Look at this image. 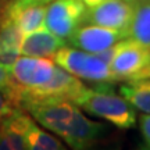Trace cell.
<instances>
[{"instance_id": "obj_19", "label": "cell", "mask_w": 150, "mask_h": 150, "mask_svg": "<svg viewBox=\"0 0 150 150\" xmlns=\"http://www.w3.org/2000/svg\"><path fill=\"white\" fill-rule=\"evenodd\" d=\"M52 0H8L13 6H27V4H47Z\"/></svg>"}, {"instance_id": "obj_8", "label": "cell", "mask_w": 150, "mask_h": 150, "mask_svg": "<svg viewBox=\"0 0 150 150\" xmlns=\"http://www.w3.org/2000/svg\"><path fill=\"white\" fill-rule=\"evenodd\" d=\"M13 82L22 88H32L46 82L53 75L56 63L49 57H32L20 54L7 65Z\"/></svg>"}, {"instance_id": "obj_11", "label": "cell", "mask_w": 150, "mask_h": 150, "mask_svg": "<svg viewBox=\"0 0 150 150\" xmlns=\"http://www.w3.org/2000/svg\"><path fill=\"white\" fill-rule=\"evenodd\" d=\"M32 117L17 108L0 122V150H27L24 132Z\"/></svg>"}, {"instance_id": "obj_5", "label": "cell", "mask_w": 150, "mask_h": 150, "mask_svg": "<svg viewBox=\"0 0 150 150\" xmlns=\"http://www.w3.org/2000/svg\"><path fill=\"white\" fill-rule=\"evenodd\" d=\"M53 60L59 67L64 68L79 79L91 81L96 83L114 82L110 65L102 59H99L95 53H89L65 45L54 54Z\"/></svg>"}, {"instance_id": "obj_2", "label": "cell", "mask_w": 150, "mask_h": 150, "mask_svg": "<svg viewBox=\"0 0 150 150\" xmlns=\"http://www.w3.org/2000/svg\"><path fill=\"white\" fill-rule=\"evenodd\" d=\"M103 83L99 88H83L74 103L95 117L107 121L120 129L134 128L136 124V111L122 96L106 88Z\"/></svg>"}, {"instance_id": "obj_16", "label": "cell", "mask_w": 150, "mask_h": 150, "mask_svg": "<svg viewBox=\"0 0 150 150\" xmlns=\"http://www.w3.org/2000/svg\"><path fill=\"white\" fill-rule=\"evenodd\" d=\"M17 108L20 107L16 96V83L11 82L7 86H0V122Z\"/></svg>"}, {"instance_id": "obj_4", "label": "cell", "mask_w": 150, "mask_h": 150, "mask_svg": "<svg viewBox=\"0 0 150 150\" xmlns=\"http://www.w3.org/2000/svg\"><path fill=\"white\" fill-rule=\"evenodd\" d=\"M108 65L114 82L150 78V49L124 38L114 45V54Z\"/></svg>"}, {"instance_id": "obj_12", "label": "cell", "mask_w": 150, "mask_h": 150, "mask_svg": "<svg viewBox=\"0 0 150 150\" xmlns=\"http://www.w3.org/2000/svg\"><path fill=\"white\" fill-rule=\"evenodd\" d=\"M4 11L10 16V18L22 32V35L45 27L46 4L13 6L8 1H6Z\"/></svg>"}, {"instance_id": "obj_10", "label": "cell", "mask_w": 150, "mask_h": 150, "mask_svg": "<svg viewBox=\"0 0 150 150\" xmlns=\"http://www.w3.org/2000/svg\"><path fill=\"white\" fill-rule=\"evenodd\" d=\"M65 45H67L65 39L53 33L46 27H43L22 35L20 54L53 59L54 54L61 47H64Z\"/></svg>"}, {"instance_id": "obj_1", "label": "cell", "mask_w": 150, "mask_h": 150, "mask_svg": "<svg viewBox=\"0 0 150 150\" xmlns=\"http://www.w3.org/2000/svg\"><path fill=\"white\" fill-rule=\"evenodd\" d=\"M22 110L47 131L60 136L71 149L91 147L107 132L104 125L88 118L71 100L31 103Z\"/></svg>"}, {"instance_id": "obj_6", "label": "cell", "mask_w": 150, "mask_h": 150, "mask_svg": "<svg viewBox=\"0 0 150 150\" xmlns=\"http://www.w3.org/2000/svg\"><path fill=\"white\" fill-rule=\"evenodd\" d=\"M85 10L82 0H52L46 4L45 27L67 40L82 24Z\"/></svg>"}, {"instance_id": "obj_13", "label": "cell", "mask_w": 150, "mask_h": 150, "mask_svg": "<svg viewBox=\"0 0 150 150\" xmlns=\"http://www.w3.org/2000/svg\"><path fill=\"white\" fill-rule=\"evenodd\" d=\"M127 38L150 49V0H134Z\"/></svg>"}, {"instance_id": "obj_17", "label": "cell", "mask_w": 150, "mask_h": 150, "mask_svg": "<svg viewBox=\"0 0 150 150\" xmlns=\"http://www.w3.org/2000/svg\"><path fill=\"white\" fill-rule=\"evenodd\" d=\"M139 128L145 143L147 145V147H150V114L143 112L139 117Z\"/></svg>"}, {"instance_id": "obj_14", "label": "cell", "mask_w": 150, "mask_h": 150, "mask_svg": "<svg viewBox=\"0 0 150 150\" xmlns=\"http://www.w3.org/2000/svg\"><path fill=\"white\" fill-rule=\"evenodd\" d=\"M120 93L135 110L150 114V78L124 82Z\"/></svg>"}, {"instance_id": "obj_18", "label": "cell", "mask_w": 150, "mask_h": 150, "mask_svg": "<svg viewBox=\"0 0 150 150\" xmlns=\"http://www.w3.org/2000/svg\"><path fill=\"white\" fill-rule=\"evenodd\" d=\"M11 82H13V79H11V76H10L7 65L0 63V86H7V85H10Z\"/></svg>"}, {"instance_id": "obj_15", "label": "cell", "mask_w": 150, "mask_h": 150, "mask_svg": "<svg viewBox=\"0 0 150 150\" xmlns=\"http://www.w3.org/2000/svg\"><path fill=\"white\" fill-rule=\"evenodd\" d=\"M25 145L28 150H63L64 145L56 136L42 129L33 118L29 121L27 129L24 132Z\"/></svg>"}, {"instance_id": "obj_21", "label": "cell", "mask_w": 150, "mask_h": 150, "mask_svg": "<svg viewBox=\"0 0 150 150\" xmlns=\"http://www.w3.org/2000/svg\"><path fill=\"white\" fill-rule=\"evenodd\" d=\"M0 8H1V0H0Z\"/></svg>"}, {"instance_id": "obj_7", "label": "cell", "mask_w": 150, "mask_h": 150, "mask_svg": "<svg viewBox=\"0 0 150 150\" xmlns=\"http://www.w3.org/2000/svg\"><path fill=\"white\" fill-rule=\"evenodd\" d=\"M132 13H134V1L106 0L93 7H86L82 24H92V25L120 29L127 33Z\"/></svg>"}, {"instance_id": "obj_22", "label": "cell", "mask_w": 150, "mask_h": 150, "mask_svg": "<svg viewBox=\"0 0 150 150\" xmlns=\"http://www.w3.org/2000/svg\"><path fill=\"white\" fill-rule=\"evenodd\" d=\"M128 1H134V0H128Z\"/></svg>"}, {"instance_id": "obj_9", "label": "cell", "mask_w": 150, "mask_h": 150, "mask_svg": "<svg viewBox=\"0 0 150 150\" xmlns=\"http://www.w3.org/2000/svg\"><path fill=\"white\" fill-rule=\"evenodd\" d=\"M124 38H127V33L120 29L82 24L70 35L67 43H70L72 47L81 49L89 53H99L111 47L112 45H115Z\"/></svg>"}, {"instance_id": "obj_20", "label": "cell", "mask_w": 150, "mask_h": 150, "mask_svg": "<svg viewBox=\"0 0 150 150\" xmlns=\"http://www.w3.org/2000/svg\"><path fill=\"white\" fill-rule=\"evenodd\" d=\"M83 1V4L86 7H93V6L99 4V3H103V1H106V0H82Z\"/></svg>"}, {"instance_id": "obj_3", "label": "cell", "mask_w": 150, "mask_h": 150, "mask_svg": "<svg viewBox=\"0 0 150 150\" xmlns=\"http://www.w3.org/2000/svg\"><path fill=\"white\" fill-rule=\"evenodd\" d=\"M85 85L79 78L56 64L53 75L46 82L32 88H22L16 83V96L18 107L22 108L31 103L71 100L74 102Z\"/></svg>"}]
</instances>
